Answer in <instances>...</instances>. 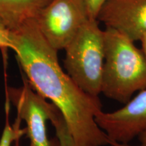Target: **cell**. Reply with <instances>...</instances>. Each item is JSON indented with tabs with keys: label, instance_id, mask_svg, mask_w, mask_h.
Instances as JSON below:
<instances>
[{
	"label": "cell",
	"instance_id": "obj_1",
	"mask_svg": "<svg viewBox=\"0 0 146 146\" xmlns=\"http://www.w3.org/2000/svg\"><path fill=\"white\" fill-rule=\"evenodd\" d=\"M13 31L16 58L35 91L59 110L78 146L110 144L97 124L102 110L99 97L91 96L78 86L60 66L58 51L47 42L35 18Z\"/></svg>",
	"mask_w": 146,
	"mask_h": 146
},
{
	"label": "cell",
	"instance_id": "obj_2",
	"mask_svg": "<svg viewBox=\"0 0 146 146\" xmlns=\"http://www.w3.org/2000/svg\"><path fill=\"white\" fill-rule=\"evenodd\" d=\"M102 94L125 104L146 89V60L141 50L114 29L106 27Z\"/></svg>",
	"mask_w": 146,
	"mask_h": 146
},
{
	"label": "cell",
	"instance_id": "obj_3",
	"mask_svg": "<svg viewBox=\"0 0 146 146\" xmlns=\"http://www.w3.org/2000/svg\"><path fill=\"white\" fill-rule=\"evenodd\" d=\"M64 66L67 74L91 96L102 94L105 60L104 31L98 20L89 19L64 49Z\"/></svg>",
	"mask_w": 146,
	"mask_h": 146
},
{
	"label": "cell",
	"instance_id": "obj_4",
	"mask_svg": "<svg viewBox=\"0 0 146 146\" xmlns=\"http://www.w3.org/2000/svg\"><path fill=\"white\" fill-rule=\"evenodd\" d=\"M35 19L45 39L58 51L64 50L90 18L83 0H51Z\"/></svg>",
	"mask_w": 146,
	"mask_h": 146
},
{
	"label": "cell",
	"instance_id": "obj_5",
	"mask_svg": "<svg viewBox=\"0 0 146 146\" xmlns=\"http://www.w3.org/2000/svg\"><path fill=\"white\" fill-rule=\"evenodd\" d=\"M6 95L16 108L18 119L26 124L30 146H60L57 137L49 138L46 128L57 108L35 91L27 79L23 86L7 89Z\"/></svg>",
	"mask_w": 146,
	"mask_h": 146
},
{
	"label": "cell",
	"instance_id": "obj_6",
	"mask_svg": "<svg viewBox=\"0 0 146 146\" xmlns=\"http://www.w3.org/2000/svg\"><path fill=\"white\" fill-rule=\"evenodd\" d=\"M96 122L110 141L129 143L146 129V89L116 110L101 111Z\"/></svg>",
	"mask_w": 146,
	"mask_h": 146
},
{
	"label": "cell",
	"instance_id": "obj_7",
	"mask_svg": "<svg viewBox=\"0 0 146 146\" xmlns=\"http://www.w3.org/2000/svg\"><path fill=\"white\" fill-rule=\"evenodd\" d=\"M98 21L133 42L140 41L146 33V0H108Z\"/></svg>",
	"mask_w": 146,
	"mask_h": 146
},
{
	"label": "cell",
	"instance_id": "obj_8",
	"mask_svg": "<svg viewBox=\"0 0 146 146\" xmlns=\"http://www.w3.org/2000/svg\"><path fill=\"white\" fill-rule=\"evenodd\" d=\"M51 0H0V18L14 30L29 19L35 18Z\"/></svg>",
	"mask_w": 146,
	"mask_h": 146
},
{
	"label": "cell",
	"instance_id": "obj_9",
	"mask_svg": "<svg viewBox=\"0 0 146 146\" xmlns=\"http://www.w3.org/2000/svg\"><path fill=\"white\" fill-rule=\"evenodd\" d=\"M50 122L54 127L60 146H78L70 133L64 118L58 108L53 113Z\"/></svg>",
	"mask_w": 146,
	"mask_h": 146
},
{
	"label": "cell",
	"instance_id": "obj_10",
	"mask_svg": "<svg viewBox=\"0 0 146 146\" xmlns=\"http://www.w3.org/2000/svg\"><path fill=\"white\" fill-rule=\"evenodd\" d=\"M19 123L16 125V127H12L6 122V125L3 130V134L0 139V146H10L17 139L21 138L24 133V130L20 129Z\"/></svg>",
	"mask_w": 146,
	"mask_h": 146
},
{
	"label": "cell",
	"instance_id": "obj_11",
	"mask_svg": "<svg viewBox=\"0 0 146 146\" xmlns=\"http://www.w3.org/2000/svg\"><path fill=\"white\" fill-rule=\"evenodd\" d=\"M13 31L0 18V49L13 50Z\"/></svg>",
	"mask_w": 146,
	"mask_h": 146
},
{
	"label": "cell",
	"instance_id": "obj_12",
	"mask_svg": "<svg viewBox=\"0 0 146 146\" xmlns=\"http://www.w3.org/2000/svg\"><path fill=\"white\" fill-rule=\"evenodd\" d=\"M86 5L87 13L90 19L98 20V14L103 5L108 0H83Z\"/></svg>",
	"mask_w": 146,
	"mask_h": 146
},
{
	"label": "cell",
	"instance_id": "obj_13",
	"mask_svg": "<svg viewBox=\"0 0 146 146\" xmlns=\"http://www.w3.org/2000/svg\"><path fill=\"white\" fill-rule=\"evenodd\" d=\"M138 139L141 146H146V129L138 136Z\"/></svg>",
	"mask_w": 146,
	"mask_h": 146
},
{
	"label": "cell",
	"instance_id": "obj_14",
	"mask_svg": "<svg viewBox=\"0 0 146 146\" xmlns=\"http://www.w3.org/2000/svg\"><path fill=\"white\" fill-rule=\"evenodd\" d=\"M140 41L141 42V46H142V49L141 51L143 52L144 57L145 58L146 60V33L144 35L142 36V38L140 40Z\"/></svg>",
	"mask_w": 146,
	"mask_h": 146
},
{
	"label": "cell",
	"instance_id": "obj_15",
	"mask_svg": "<svg viewBox=\"0 0 146 146\" xmlns=\"http://www.w3.org/2000/svg\"><path fill=\"white\" fill-rule=\"evenodd\" d=\"M109 145L110 146H134L130 145V143H118V142L115 141H110ZM141 146V145H139Z\"/></svg>",
	"mask_w": 146,
	"mask_h": 146
},
{
	"label": "cell",
	"instance_id": "obj_16",
	"mask_svg": "<svg viewBox=\"0 0 146 146\" xmlns=\"http://www.w3.org/2000/svg\"><path fill=\"white\" fill-rule=\"evenodd\" d=\"M19 139H17L15 141V145L14 146H20L19 145Z\"/></svg>",
	"mask_w": 146,
	"mask_h": 146
}]
</instances>
